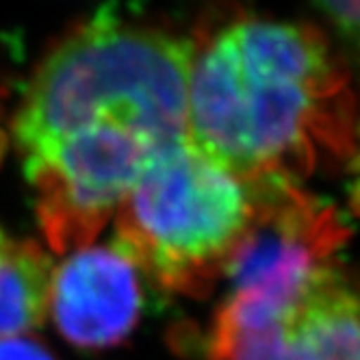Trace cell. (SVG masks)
Returning a JSON list of instances; mask_svg holds the SVG:
<instances>
[{"label": "cell", "instance_id": "6da1fadb", "mask_svg": "<svg viewBox=\"0 0 360 360\" xmlns=\"http://www.w3.org/2000/svg\"><path fill=\"white\" fill-rule=\"evenodd\" d=\"M191 39L187 143L250 185H297L356 146L349 74L313 24L250 13Z\"/></svg>", "mask_w": 360, "mask_h": 360}, {"label": "cell", "instance_id": "7a4b0ae2", "mask_svg": "<svg viewBox=\"0 0 360 360\" xmlns=\"http://www.w3.org/2000/svg\"><path fill=\"white\" fill-rule=\"evenodd\" d=\"M191 39L98 11L48 50L20 102V157L98 122H117L161 148L185 139Z\"/></svg>", "mask_w": 360, "mask_h": 360}, {"label": "cell", "instance_id": "3957f363", "mask_svg": "<svg viewBox=\"0 0 360 360\" xmlns=\"http://www.w3.org/2000/svg\"><path fill=\"white\" fill-rule=\"evenodd\" d=\"M256 215V189L195 152L163 148L115 213L113 245L161 289L204 297L224 278Z\"/></svg>", "mask_w": 360, "mask_h": 360}, {"label": "cell", "instance_id": "277c9868", "mask_svg": "<svg viewBox=\"0 0 360 360\" xmlns=\"http://www.w3.org/2000/svg\"><path fill=\"white\" fill-rule=\"evenodd\" d=\"M163 148L117 122H98L22 157L48 248H89Z\"/></svg>", "mask_w": 360, "mask_h": 360}, {"label": "cell", "instance_id": "5b68a950", "mask_svg": "<svg viewBox=\"0 0 360 360\" xmlns=\"http://www.w3.org/2000/svg\"><path fill=\"white\" fill-rule=\"evenodd\" d=\"M209 360H360V289L334 265L261 326L209 341Z\"/></svg>", "mask_w": 360, "mask_h": 360}, {"label": "cell", "instance_id": "8992f818", "mask_svg": "<svg viewBox=\"0 0 360 360\" xmlns=\"http://www.w3.org/2000/svg\"><path fill=\"white\" fill-rule=\"evenodd\" d=\"M137 265L115 245L72 252L55 267L48 315L61 337L81 349L122 343L139 321L143 293Z\"/></svg>", "mask_w": 360, "mask_h": 360}, {"label": "cell", "instance_id": "52a82bcc", "mask_svg": "<svg viewBox=\"0 0 360 360\" xmlns=\"http://www.w3.org/2000/svg\"><path fill=\"white\" fill-rule=\"evenodd\" d=\"M55 263L35 241H9L0 254V337H24L48 317Z\"/></svg>", "mask_w": 360, "mask_h": 360}, {"label": "cell", "instance_id": "ba28073f", "mask_svg": "<svg viewBox=\"0 0 360 360\" xmlns=\"http://www.w3.org/2000/svg\"><path fill=\"white\" fill-rule=\"evenodd\" d=\"M0 360H57L39 339L0 337Z\"/></svg>", "mask_w": 360, "mask_h": 360}, {"label": "cell", "instance_id": "9c48e42d", "mask_svg": "<svg viewBox=\"0 0 360 360\" xmlns=\"http://www.w3.org/2000/svg\"><path fill=\"white\" fill-rule=\"evenodd\" d=\"M321 11L360 50V3H328Z\"/></svg>", "mask_w": 360, "mask_h": 360}, {"label": "cell", "instance_id": "30bf717a", "mask_svg": "<svg viewBox=\"0 0 360 360\" xmlns=\"http://www.w3.org/2000/svg\"><path fill=\"white\" fill-rule=\"evenodd\" d=\"M349 207L356 215H360V139H356L349 165V185H347Z\"/></svg>", "mask_w": 360, "mask_h": 360}, {"label": "cell", "instance_id": "8fae6325", "mask_svg": "<svg viewBox=\"0 0 360 360\" xmlns=\"http://www.w3.org/2000/svg\"><path fill=\"white\" fill-rule=\"evenodd\" d=\"M7 141H9V137H7V133H5V128L0 126V161H3V157H5Z\"/></svg>", "mask_w": 360, "mask_h": 360}, {"label": "cell", "instance_id": "7c38bea8", "mask_svg": "<svg viewBox=\"0 0 360 360\" xmlns=\"http://www.w3.org/2000/svg\"><path fill=\"white\" fill-rule=\"evenodd\" d=\"M7 245H9V239L5 237L3 230H0V254H3V252L7 250Z\"/></svg>", "mask_w": 360, "mask_h": 360}]
</instances>
